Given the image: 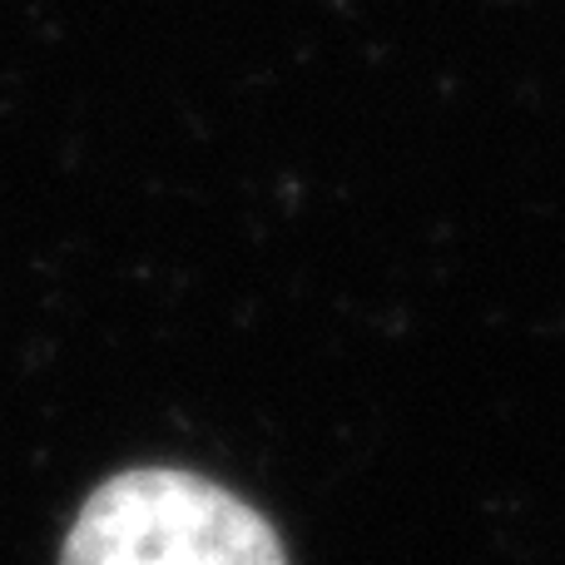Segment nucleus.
<instances>
[{"instance_id":"obj_1","label":"nucleus","mask_w":565,"mask_h":565,"mask_svg":"<svg viewBox=\"0 0 565 565\" xmlns=\"http://www.w3.org/2000/svg\"><path fill=\"white\" fill-rule=\"evenodd\" d=\"M60 565H288L264 516L179 467L109 477L65 536Z\"/></svg>"}]
</instances>
